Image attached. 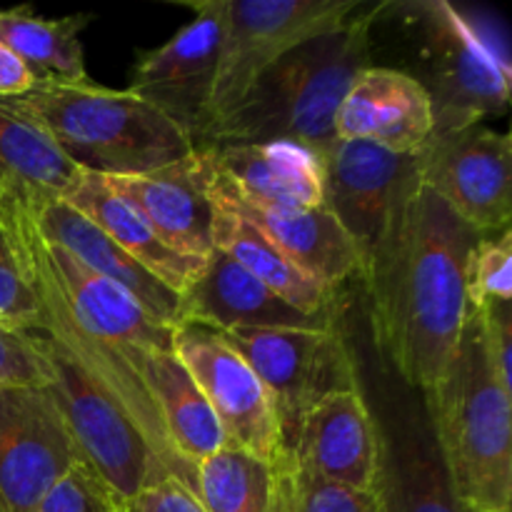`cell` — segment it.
Instances as JSON below:
<instances>
[{
    "label": "cell",
    "instance_id": "obj_1",
    "mask_svg": "<svg viewBox=\"0 0 512 512\" xmlns=\"http://www.w3.org/2000/svg\"><path fill=\"white\" fill-rule=\"evenodd\" d=\"M480 238L418 180L365 263L373 345L408 388L428 390L453 363L468 318V260Z\"/></svg>",
    "mask_w": 512,
    "mask_h": 512
},
{
    "label": "cell",
    "instance_id": "obj_2",
    "mask_svg": "<svg viewBox=\"0 0 512 512\" xmlns=\"http://www.w3.org/2000/svg\"><path fill=\"white\" fill-rule=\"evenodd\" d=\"M378 5H363L340 28L298 45L270 65L195 148L240 143H295L320 155L338 143L335 113L360 70L373 65Z\"/></svg>",
    "mask_w": 512,
    "mask_h": 512
},
{
    "label": "cell",
    "instance_id": "obj_3",
    "mask_svg": "<svg viewBox=\"0 0 512 512\" xmlns=\"http://www.w3.org/2000/svg\"><path fill=\"white\" fill-rule=\"evenodd\" d=\"M0 105L40 130L55 148L88 173L143 175L195 153L190 135L150 100L125 90L35 83Z\"/></svg>",
    "mask_w": 512,
    "mask_h": 512
},
{
    "label": "cell",
    "instance_id": "obj_4",
    "mask_svg": "<svg viewBox=\"0 0 512 512\" xmlns=\"http://www.w3.org/2000/svg\"><path fill=\"white\" fill-rule=\"evenodd\" d=\"M420 393L460 505L512 512V398L490 375L473 310L448 373Z\"/></svg>",
    "mask_w": 512,
    "mask_h": 512
},
{
    "label": "cell",
    "instance_id": "obj_5",
    "mask_svg": "<svg viewBox=\"0 0 512 512\" xmlns=\"http://www.w3.org/2000/svg\"><path fill=\"white\" fill-rule=\"evenodd\" d=\"M410 45V75L433 105L435 130L483 123L510 105V60L445 0L385 3Z\"/></svg>",
    "mask_w": 512,
    "mask_h": 512
},
{
    "label": "cell",
    "instance_id": "obj_6",
    "mask_svg": "<svg viewBox=\"0 0 512 512\" xmlns=\"http://www.w3.org/2000/svg\"><path fill=\"white\" fill-rule=\"evenodd\" d=\"M210 3L220 18V53L203 133L245 98V93L270 65L278 63L298 45L340 28L363 8L360 0H210Z\"/></svg>",
    "mask_w": 512,
    "mask_h": 512
},
{
    "label": "cell",
    "instance_id": "obj_7",
    "mask_svg": "<svg viewBox=\"0 0 512 512\" xmlns=\"http://www.w3.org/2000/svg\"><path fill=\"white\" fill-rule=\"evenodd\" d=\"M245 360L273 400L283 450L300 420L325 398L358 388L360 365L338 328H230L218 330Z\"/></svg>",
    "mask_w": 512,
    "mask_h": 512
},
{
    "label": "cell",
    "instance_id": "obj_8",
    "mask_svg": "<svg viewBox=\"0 0 512 512\" xmlns=\"http://www.w3.org/2000/svg\"><path fill=\"white\" fill-rule=\"evenodd\" d=\"M33 335L53 368V380L45 390L95 475L125 503L148 485L173 478L120 405L113 403L48 335Z\"/></svg>",
    "mask_w": 512,
    "mask_h": 512
},
{
    "label": "cell",
    "instance_id": "obj_9",
    "mask_svg": "<svg viewBox=\"0 0 512 512\" xmlns=\"http://www.w3.org/2000/svg\"><path fill=\"white\" fill-rule=\"evenodd\" d=\"M420 185L483 235L503 233L512 218V143L483 123L433 130L415 153Z\"/></svg>",
    "mask_w": 512,
    "mask_h": 512
},
{
    "label": "cell",
    "instance_id": "obj_10",
    "mask_svg": "<svg viewBox=\"0 0 512 512\" xmlns=\"http://www.w3.org/2000/svg\"><path fill=\"white\" fill-rule=\"evenodd\" d=\"M380 385L378 400H365L378 425L380 473L375 490L385 512H465L440 460L423 393L400 380Z\"/></svg>",
    "mask_w": 512,
    "mask_h": 512
},
{
    "label": "cell",
    "instance_id": "obj_11",
    "mask_svg": "<svg viewBox=\"0 0 512 512\" xmlns=\"http://www.w3.org/2000/svg\"><path fill=\"white\" fill-rule=\"evenodd\" d=\"M173 353L213 410L228 445L275 463L283 453L273 400L248 360L218 333L203 325L173 330Z\"/></svg>",
    "mask_w": 512,
    "mask_h": 512
},
{
    "label": "cell",
    "instance_id": "obj_12",
    "mask_svg": "<svg viewBox=\"0 0 512 512\" xmlns=\"http://www.w3.org/2000/svg\"><path fill=\"white\" fill-rule=\"evenodd\" d=\"M323 205L358 245L363 268L418 185L415 155L338 140L320 155ZM363 275V273H360Z\"/></svg>",
    "mask_w": 512,
    "mask_h": 512
},
{
    "label": "cell",
    "instance_id": "obj_13",
    "mask_svg": "<svg viewBox=\"0 0 512 512\" xmlns=\"http://www.w3.org/2000/svg\"><path fill=\"white\" fill-rule=\"evenodd\" d=\"M85 463L45 388H0V505L35 512L40 500Z\"/></svg>",
    "mask_w": 512,
    "mask_h": 512
},
{
    "label": "cell",
    "instance_id": "obj_14",
    "mask_svg": "<svg viewBox=\"0 0 512 512\" xmlns=\"http://www.w3.org/2000/svg\"><path fill=\"white\" fill-rule=\"evenodd\" d=\"M195 20L153 50L138 53L130 73V93L150 100L198 143L205 128L210 90L220 53V18L210 0L185 3Z\"/></svg>",
    "mask_w": 512,
    "mask_h": 512
},
{
    "label": "cell",
    "instance_id": "obj_15",
    "mask_svg": "<svg viewBox=\"0 0 512 512\" xmlns=\"http://www.w3.org/2000/svg\"><path fill=\"white\" fill-rule=\"evenodd\" d=\"M210 160L205 150L143 175H123L105 183L123 195L180 255L208 258L213 253L215 200L210 193Z\"/></svg>",
    "mask_w": 512,
    "mask_h": 512
},
{
    "label": "cell",
    "instance_id": "obj_16",
    "mask_svg": "<svg viewBox=\"0 0 512 512\" xmlns=\"http://www.w3.org/2000/svg\"><path fill=\"white\" fill-rule=\"evenodd\" d=\"M18 200L28 210L35 230L55 248L65 250L70 258L78 260L83 268L110 283L128 290L148 315L160 320L168 328L183 325V295L160 283L153 273L143 268L138 260L130 258L108 233L98 228L93 220L85 218L80 210L65 203L58 195H40L33 200Z\"/></svg>",
    "mask_w": 512,
    "mask_h": 512
},
{
    "label": "cell",
    "instance_id": "obj_17",
    "mask_svg": "<svg viewBox=\"0 0 512 512\" xmlns=\"http://www.w3.org/2000/svg\"><path fill=\"white\" fill-rule=\"evenodd\" d=\"M295 463L325 483L375 490L380 473V440L360 383L315 405L288 448Z\"/></svg>",
    "mask_w": 512,
    "mask_h": 512
},
{
    "label": "cell",
    "instance_id": "obj_18",
    "mask_svg": "<svg viewBox=\"0 0 512 512\" xmlns=\"http://www.w3.org/2000/svg\"><path fill=\"white\" fill-rule=\"evenodd\" d=\"M435 130L433 105L418 80L385 65L355 75L335 113V138L415 155Z\"/></svg>",
    "mask_w": 512,
    "mask_h": 512
},
{
    "label": "cell",
    "instance_id": "obj_19",
    "mask_svg": "<svg viewBox=\"0 0 512 512\" xmlns=\"http://www.w3.org/2000/svg\"><path fill=\"white\" fill-rule=\"evenodd\" d=\"M43 245L50 273L80 328L113 345V350H118L135 370H140V360L150 350H173V328L145 313L128 290L90 273L45 238Z\"/></svg>",
    "mask_w": 512,
    "mask_h": 512
},
{
    "label": "cell",
    "instance_id": "obj_20",
    "mask_svg": "<svg viewBox=\"0 0 512 512\" xmlns=\"http://www.w3.org/2000/svg\"><path fill=\"white\" fill-rule=\"evenodd\" d=\"M210 160V158H208ZM213 168V165H210ZM213 185L225 200L235 205L260 233L278 245L305 275L338 290L350 278H360L363 258L343 225L325 205L315 208H273L245 200L225 178L213 170Z\"/></svg>",
    "mask_w": 512,
    "mask_h": 512
},
{
    "label": "cell",
    "instance_id": "obj_21",
    "mask_svg": "<svg viewBox=\"0 0 512 512\" xmlns=\"http://www.w3.org/2000/svg\"><path fill=\"white\" fill-rule=\"evenodd\" d=\"M183 325L210 330L230 328H338L335 318L308 315L285 303L268 285L213 248L205 270L183 293Z\"/></svg>",
    "mask_w": 512,
    "mask_h": 512
},
{
    "label": "cell",
    "instance_id": "obj_22",
    "mask_svg": "<svg viewBox=\"0 0 512 512\" xmlns=\"http://www.w3.org/2000/svg\"><path fill=\"white\" fill-rule=\"evenodd\" d=\"M210 165L245 200L273 208L323 205V165L295 143H240L205 148Z\"/></svg>",
    "mask_w": 512,
    "mask_h": 512
},
{
    "label": "cell",
    "instance_id": "obj_23",
    "mask_svg": "<svg viewBox=\"0 0 512 512\" xmlns=\"http://www.w3.org/2000/svg\"><path fill=\"white\" fill-rule=\"evenodd\" d=\"M63 200L80 210L85 218L93 220L130 258L138 260L148 273H153L160 283L173 288L175 293L183 295L203 275L205 258L175 253L155 233L153 225L138 213V208L105 183L103 175L85 170L78 183L63 195Z\"/></svg>",
    "mask_w": 512,
    "mask_h": 512
},
{
    "label": "cell",
    "instance_id": "obj_24",
    "mask_svg": "<svg viewBox=\"0 0 512 512\" xmlns=\"http://www.w3.org/2000/svg\"><path fill=\"white\" fill-rule=\"evenodd\" d=\"M210 193L215 200L213 248L233 258L240 268L268 285L293 308L320 318H335L338 290L305 275L278 245L270 243L268 235L260 233L230 200L215 190L213 175H210Z\"/></svg>",
    "mask_w": 512,
    "mask_h": 512
},
{
    "label": "cell",
    "instance_id": "obj_25",
    "mask_svg": "<svg viewBox=\"0 0 512 512\" xmlns=\"http://www.w3.org/2000/svg\"><path fill=\"white\" fill-rule=\"evenodd\" d=\"M138 373L158 410L170 450L195 475V465L225 445L213 410L173 350L145 353Z\"/></svg>",
    "mask_w": 512,
    "mask_h": 512
},
{
    "label": "cell",
    "instance_id": "obj_26",
    "mask_svg": "<svg viewBox=\"0 0 512 512\" xmlns=\"http://www.w3.org/2000/svg\"><path fill=\"white\" fill-rule=\"evenodd\" d=\"M90 15L43 18L33 8L0 10V43L13 50L38 83H90L80 33Z\"/></svg>",
    "mask_w": 512,
    "mask_h": 512
},
{
    "label": "cell",
    "instance_id": "obj_27",
    "mask_svg": "<svg viewBox=\"0 0 512 512\" xmlns=\"http://www.w3.org/2000/svg\"><path fill=\"white\" fill-rule=\"evenodd\" d=\"M83 173L35 125L0 105V198H63Z\"/></svg>",
    "mask_w": 512,
    "mask_h": 512
},
{
    "label": "cell",
    "instance_id": "obj_28",
    "mask_svg": "<svg viewBox=\"0 0 512 512\" xmlns=\"http://www.w3.org/2000/svg\"><path fill=\"white\" fill-rule=\"evenodd\" d=\"M275 463L235 445H220L195 465V495L205 512H270Z\"/></svg>",
    "mask_w": 512,
    "mask_h": 512
},
{
    "label": "cell",
    "instance_id": "obj_29",
    "mask_svg": "<svg viewBox=\"0 0 512 512\" xmlns=\"http://www.w3.org/2000/svg\"><path fill=\"white\" fill-rule=\"evenodd\" d=\"M270 512H385L378 490H353L325 483L300 468L288 450L275 458Z\"/></svg>",
    "mask_w": 512,
    "mask_h": 512
},
{
    "label": "cell",
    "instance_id": "obj_30",
    "mask_svg": "<svg viewBox=\"0 0 512 512\" xmlns=\"http://www.w3.org/2000/svg\"><path fill=\"white\" fill-rule=\"evenodd\" d=\"M0 325L18 333H40L43 308L30 283L18 235L0 208Z\"/></svg>",
    "mask_w": 512,
    "mask_h": 512
},
{
    "label": "cell",
    "instance_id": "obj_31",
    "mask_svg": "<svg viewBox=\"0 0 512 512\" xmlns=\"http://www.w3.org/2000/svg\"><path fill=\"white\" fill-rule=\"evenodd\" d=\"M468 310H480L488 303L512 300V233L483 235L475 243L465 278Z\"/></svg>",
    "mask_w": 512,
    "mask_h": 512
},
{
    "label": "cell",
    "instance_id": "obj_32",
    "mask_svg": "<svg viewBox=\"0 0 512 512\" xmlns=\"http://www.w3.org/2000/svg\"><path fill=\"white\" fill-rule=\"evenodd\" d=\"M35 512H125V500L88 463H78L53 485Z\"/></svg>",
    "mask_w": 512,
    "mask_h": 512
},
{
    "label": "cell",
    "instance_id": "obj_33",
    "mask_svg": "<svg viewBox=\"0 0 512 512\" xmlns=\"http://www.w3.org/2000/svg\"><path fill=\"white\" fill-rule=\"evenodd\" d=\"M53 368L33 333L0 325V388H48Z\"/></svg>",
    "mask_w": 512,
    "mask_h": 512
},
{
    "label": "cell",
    "instance_id": "obj_34",
    "mask_svg": "<svg viewBox=\"0 0 512 512\" xmlns=\"http://www.w3.org/2000/svg\"><path fill=\"white\" fill-rule=\"evenodd\" d=\"M473 313L478 315L480 340H483L490 375L498 388L512 398V300L488 303Z\"/></svg>",
    "mask_w": 512,
    "mask_h": 512
},
{
    "label": "cell",
    "instance_id": "obj_35",
    "mask_svg": "<svg viewBox=\"0 0 512 512\" xmlns=\"http://www.w3.org/2000/svg\"><path fill=\"white\" fill-rule=\"evenodd\" d=\"M125 512H205L198 495L178 478L148 485L125 503Z\"/></svg>",
    "mask_w": 512,
    "mask_h": 512
},
{
    "label": "cell",
    "instance_id": "obj_36",
    "mask_svg": "<svg viewBox=\"0 0 512 512\" xmlns=\"http://www.w3.org/2000/svg\"><path fill=\"white\" fill-rule=\"evenodd\" d=\"M35 83L38 80L30 73L28 65L0 43V98H15V95L28 93Z\"/></svg>",
    "mask_w": 512,
    "mask_h": 512
},
{
    "label": "cell",
    "instance_id": "obj_37",
    "mask_svg": "<svg viewBox=\"0 0 512 512\" xmlns=\"http://www.w3.org/2000/svg\"><path fill=\"white\" fill-rule=\"evenodd\" d=\"M465 512H480V510H465Z\"/></svg>",
    "mask_w": 512,
    "mask_h": 512
},
{
    "label": "cell",
    "instance_id": "obj_38",
    "mask_svg": "<svg viewBox=\"0 0 512 512\" xmlns=\"http://www.w3.org/2000/svg\"><path fill=\"white\" fill-rule=\"evenodd\" d=\"M0 512H3V505H0Z\"/></svg>",
    "mask_w": 512,
    "mask_h": 512
}]
</instances>
